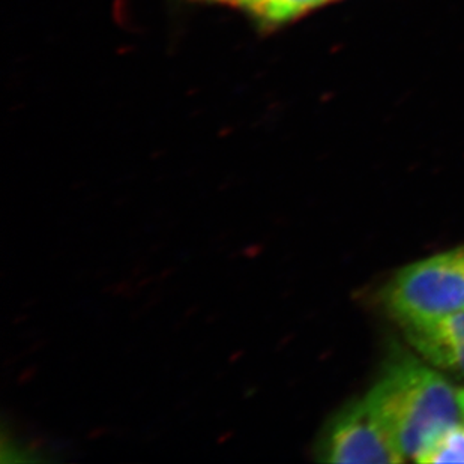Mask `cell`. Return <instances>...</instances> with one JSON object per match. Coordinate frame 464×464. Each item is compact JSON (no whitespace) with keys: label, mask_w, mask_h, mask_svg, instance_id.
<instances>
[{"label":"cell","mask_w":464,"mask_h":464,"mask_svg":"<svg viewBox=\"0 0 464 464\" xmlns=\"http://www.w3.org/2000/svg\"><path fill=\"white\" fill-rule=\"evenodd\" d=\"M413 460L422 464L464 463L463 420L443 430L418 452Z\"/></svg>","instance_id":"obj_6"},{"label":"cell","mask_w":464,"mask_h":464,"mask_svg":"<svg viewBox=\"0 0 464 464\" xmlns=\"http://www.w3.org/2000/svg\"><path fill=\"white\" fill-rule=\"evenodd\" d=\"M329 2H334V0H326V4H329Z\"/></svg>","instance_id":"obj_10"},{"label":"cell","mask_w":464,"mask_h":464,"mask_svg":"<svg viewBox=\"0 0 464 464\" xmlns=\"http://www.w3.org/2000/svg\"><path fill=\"white\" fill-rule=\"evenodd\" d=\"M35 450L31 447H27L24 443L17 442L13 439H8L4 434L2 439V461H13V463H29V461H40L41 459L38 454H35Z\"/></svg>","instance_id":"obj_7"},{"label":"cell","mask_w":464,"mask_h":464,"mask_svg":"<svg viewBox=\"0 0 464 464\" xmlns=\"http://www.w3.org/2000/svg\"><path fill=\"white\" fill-rule=\"evenodd\" d=\"M403 331L425 362L464 379V311L431 324H409Z\"/></svg>","instance_id":"obj_4"},{"label":"cell","mask_w":464,"mask_h":464,"mask_svg":"<svg viewBox=\"0 0 464 464\" xmlns=\"http://www.w3.org/2000/svg\"><path fill=\"white\" fill-rule=\"evenodd\" d=\"M401 326L438 322L464 311V246L400 269L382 295Z\"/></svg>","instance_id":"obj_2"},{"label":"cell","mask_w":464,"mask_h":464,"mask_svg":"<svg viewBox=\"0 0 464 464\" xmlns=\"http://www.w3.org/2000/svg\"><path fill=\"white\" fill-rule=\"evenodd\" d=\"M315 460L343 464H395L403 459L391 445L365 399L352 400L329 418L314 447Z\"/></svg>","instance_id":"obj_3"},{"label":"cell","mask_w":464,"mask_h":464,"mask_svg":"<svg viewBox=\"0 0 464 464\" xmlns=\"http://www.w3.org/2000/svg\"><path fill=\"white\" fill-rule=\"evenodd\" d=\"M322 5H326V0H237V6H241L263 26L294 22Z\"/></svg>","instance_id":"obj_5"},{"label":"cell","mask_w":464,"mask_h":464,"mask_svg":"<svg viewBox=\"0 0 464 464\" xmlns=\"http://www.w3.org/2000/svg\"><path fill=\"white\" fill-rule=\"evenodd\" d=\"M457 395H459V408H460L461 420L464 422V388H459Z\"/></svg>","instance_id":"obj_8"},{"label":"cell","mask_w":464,"mask_h":464,"mask_svg":"<svg viewBox=\"0 0 464 464\" xmlns=\"http://www.w3.org/2000/svg\"><path fill=\"white\" fill-rule=\"evenodd\" d=\"M457 391L433 365L397 351L363 399L391 445L406 461L413 460L430 440L461 420Z\"/></svg>","instance_id":"obj_1"},{"label":"cell","mask_w":464,"mask_h":464,"mask_svg":"<svg viewBox=\"0 0 464 464\" xmlns=\"http://www.w3.org/2000/svg\"><path fill=\"white\" fill-rule=\"evenodd\" d=\"M209 2H218V4L237 5V0H209Z\"/></svg>","instance_id":"obj_9"}]
</instances>
